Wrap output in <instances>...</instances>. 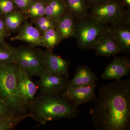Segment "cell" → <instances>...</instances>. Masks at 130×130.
<instances>
[{
    "instance_id": "cell-1",
    "label": "cell",
    "mask_w": 130,
    "mask_h": 130,
    "mask_svg": "<svg viewBox=\"0 0 130 130\" xmlns=\"http://www.w3.org/2000/svg\"><path fill=\"white\" fill-rule=\"evenodd\" d=\"M95 103L90 110L96 130L130 129V79L101 84Z\"/></svg>"
},
{
    "instance_id": "cell-2",
    "label": "cell",
    "mask_w": 130,
    "mask_h": 130,
    "mask_svg": "<svg viewBox=\"0 0 130 130\" xmlns=\"http://www.w3.org/2000/svg\"><path fill=\"white\" fill-rule=\"evenodd\" d=\"M29 116L43 125L52 120L76 118L78 107L63 93H41L28 108Z\"/></svg>"
},
{
    "instance_id": "cell-3",
    "label": "cell",
    "mask_w": 130,
    "mask_h": 130,
    "mask_svg": "<svg viewBox=\"0 0 130 130\" xmlns=\"http://www.w3.org/2000/svg\"><path fill=\"white\" fill-rule=\"evenodd\" d=\"M18 67L14 63L0 64V98L16 113L25 114L28 109L19 91Z\"/></svg>"
},
{
    "instance_id": "cell-4",
    "label": "cell",
    "mask_w": 130,
    "mask_h": 130,
    "mask_svg": "<svg viewBox=\"0 0 130 130\" xmlns=\"http://www.w3.org/2000/svg\"><path fill=\"white\" fill-rule=\"evenodd\" d=\"M74 38L83 51L91 49L98 40L109 30V26L100 22L90 13L74 18Z\"/></svg>"
},
{
    "instance_id": "cell-5",
    "label": "cell",
    "mask_w": 130,
    "mask_h": 130,
    "mask_svg": "<svg viewBox=\"0 0 130 130\" xmlns=\"http://www.w3.org/2000/svg\"><path fill=\"white\" fill-rule=\"evenodd\" d=\"M91 9L90 13L104 23H130V10L123 6L121 0H111Z\"/></svg>"
},
{
    "instance_id": "cell-6",
    "label": "cell",
    "mask_w": 130,
    "mask_h": 130,
    "mask_svg": "<svg viewBox=\"0 0 130 130\" xmlns=\"http://www.w3.org/2000/svg\"><path fill=\"white\" fill-rule=\"evenodd\" d=\"M19 54L25 60L32 76L40 77L46 72L43 59V51L32 46L22 45L16 48Z\"/></svg>"
},
{
    "instance_id": "cell-7",
    "label": "cell",
    "mask_w": 130,
    "mask_h": 130,
    "mask_svg": "<svg viewBox=\"0 0 130 130\" xmlns=\"http://www.w3.org/2000/svg\"><path fill=\"white\" fill-rule=\"evenodd\" d=\"M40 78L37 85L41 93H63L70 81L69 77L47 72Z\"/></svg>"
},
{
    "instance_id": "cell-8",
    "label": "cell",
    "mask_w": 130,
    "mask_h": 130,
    "mask_svg": "<svg viewBox=\"0 0 130 130\" xmlns=\"http://www.w3.org/2000/svg\"><path fill=\"white\" fill-rule=\"evenodd\" d=\"M130 74L129 58L126 55L122 57L115 56L111 62L107 66L101 77L105 80H118Z\"/></svg>"
},
{
    "instance_id": "cell-9",
    "label": "cell",
    "mask_w": 130,
    "mask_h": 130,
    "mask_svg": "<svg viewBox=\"0 0 130 130\" xmlns=\"http://www.w3.org/2000/svg\"><path fill=\"white\" fill-rule=\"evenodd\" d=\"M31 77L18 66V88L20 95L28 109L29 105L35 98L38 89L37 85L32 81Z\"/></svg>"
},
{
    "instance_id": "cell-10",
    "label": "cell",
    "mask_w": 130,
    "mask_h": 130,
    "mask_svg": "<svg viewBox=\"0 0 130 130\" xmlns=\"http://www.w3.org/2000/svg\"><path fill=\"white\" fill-rule=\"evenodd\" d=\"M95 83L67 88L63 94L74 103L76 106L86 103L95 101Z\"/></svg>"
},
{
    "instance_id": "cell-11",
    "label": "cell",
    "mask_w": 130,
    "mask_h": 130,
    "mask_svg": "<svg viewBox=\"0 0 130 130\" xmlns=\"http://www.w3.org/2000/svg\"><path fill=\"white\" fill-rule=\"evenodd\" d=\"M92 49L95 51L96 55L103 57L115 56L124 52L109 29L96 42Z\"/></svg>"
},
{
    "instance_id": "cell-12",
    "label": "cell",
    "mask_w": 130,
    "mask_h": 130,
    "mask_svg": "<svg viewBox=\"0 0 130 130\" xmlns=\"http://www.w3.org/2000/svg\"><path fill=\"white\" fill-rule=\"evenodd\" d=\"M43 59L47 72L69 77V61L47 50L43 52Z\"/></svg>"
},
{
    "instance_id": "cell-13",
    "label": "cell",
    "mask_w": 130,
    "mask_h": 130,
    "mask_svg": "<svg viewBox=\"0 0 130 130\" xmlns=\"http://www.w3.org/2000/svg\"><path fill=\"white\" fill-rule=\"evenodd\" d=\"M18 35L11 38L12 41L18 40L27 43L29 46L42 47L41 34L26 20L20 28Z\"/></svg>"
},
{
    "instance_id": "cell-14",
    "label": "cell",
    "mask_w": 130,
    "mask_h": 130,
    "mask_svg": "<svg viewBox=\"0 0 130 130\" xmlns=\"http://www.w3.org/2000/svg\"><path fill=\"white\" fill-rule=\"evenodd\" d=\"M109 30L112 33L123 52L130 53V23H120L109 26Z\"/></svg>"
},
{
    "instance_id": "cell-15",
    "label": "cell",
    "mask_w": 130,
    "mask_h": 130,
    "mask_svg": "<svg viewBox=\"0 0 130 130\" xmlns=\"http://www.w3.org/2000/svg\"><path fill=\"white\" fill-rule=\"evenodd\" d=\"M98 80L97 76L89 67L82 65L78 68L74 77L68 83L67 89L95 83Z\"/></svg>"
},
{
    "instance_id": "cell-16",
    "label": "cell",
    "mask_w": 130,
    "mask_h": 130,
    "mask_svg": "<svg viewBox=\"0 0 130 130\" xmlns=\"http://www.w3.org/2000/svg\"><path fill=\"white\" fill-rule=\"evenodd\" d=\"M74 18L72 13L67 9L57 22L56 29L60 35L61 40L74 38Z\"/></svg>"
},
{
    "instance_id": "cell-17",
    "label": "cell",
    "mask_w": 130,
    "mask_h": 130,
    "mask_svg": "<svg viewBox=\"0 0 130 130\" xmlns=\"http://www.w3.org/2000/svg\"><path fill=\"white\" fill-rule=\"evenodd\" d=\"M2 16L8 29L11 33L18 32L23 24L28 19L22 11L18 9Z\"/></svg>"
},
{
    "instance_id": "cell-18",
    "label": "cell",
    "mask_w": 130,
    "mask_h": 130,
    "mask_svg": "<svg viewBox=\"0 0 130 130\" xmlns=\"http://www.w3.org/2000/svg\"><path fill=\"white\" fill-rule=\"evenodd\" d=\"M67 9L64 0H47L45 15L57 23Z\"/></svg>"
},
{
    "instance_id": "cell-19",
    "label": "cell",
    "mask_w": 130,
    "mask_h": 130,
    "mask_svg": "<svg viewBox=\"0 0 130 130\" xmlns=\"http://www.w3.org/2000/svg\"><path fill=\"white\" fill-rule=\"evenodd\" d=\"M68 9L74 16L79 18L88 15L89 9L85 0H64Z\"/></svg>"
},
{
    "instance_id": "cell-20",
    "label": "cell",
    "mask_w": 130,
    "mask_h": 130,
    "mask_svg": "<svg viewBox=\"0 0 130 130\" xmlns=\"http://www.w3.org/2000/svg\"><path fill=\"white\" fill-rule=\"evenodd\" d=\"M47 0H33L25 12L28 18H30L33 23L35 20L45 15Z\"/></svg>"
},
{
    "instance_id": "cell-21",
    "label": "cell",
    "mask_w": 130,
    "mask_h": 130,
    "mask_svg": "<svg viewBox=\"0 0 130 130\" xmlns=\"http://www.w3.org/2000/svg\"><path fill=\"white\" fill-rule=\"evenodd\" d=\"M61 41L60 35L56 29H50L42 34V47H45L49 51H53Z\"/></svg>"
},
{
    "instance_id": "cell-22",
    "label": "cell",
    "mask_w": 130,
    "mask_h": 130,
    "mask_svg": "<svg viewBox=\"0 0 130 130\" xmlns=\"http://www.w3.org/2000/svg\"><path fill=\"white\" fill-rule=\"evenodd\" d=\"M17 55L18 51L16 48L7 43L0 44V64H16Z\"/></svg>"
},
{
    "instance_id": "cell-23",
    "label": "cell",
    "mask_w": 130,
    "mask_h": 130,
    "mask_svg": "<svg viewBox=\"0 0 130 130\" xmlns=\"http://www.w3.org/2000/svg\"><path fill=\"white\" fill-rule=\"evenodd\" d=\"M29 116L28 113L26 114L14 115L0 118V130L13 129Z\"/></svg>"
},
{
    "instance_id": "cell-24",
    "label": "cell",
    "mask_w": 130,
    "mask_h": 130,
    "mask_svg": "<svg viewBox=\"0 0 130 130\" xmlns=\"http://www.w3.org/2000/svg\"><path fill=\"white\" fill-rule=\"evenodd\" d=\"M33 23L41 35L50 29H56L57 25V23L53 19L46 15L37 19Z\"/></svg>"
},
{
    "instance_id": "cell-25",
    "label": "cell",
    "mask_w": 130,
    "mask_h": 130,
    "mask_svg": "<svg viewBox=\"0 0 130 130\" xmlns=\"http://www.w3.org/2000/svg\"><path fill=\"white\" fill-rule=\"evenodd\" d=\"M16 9L13 0H0V15L10 13Z\"/></svg>"
},
{
    "instance_id": "cell-26",
    "label": "cell",
    "mask_w": 130,
    "mask_h": 130,
    "mask_svg": "<svg viewBox=\"0 0 130 130\" xmlns=\"http://www.w3.org/2000/svg\"><path fill=\"white\" fill-rule=\"evenodd\" d=\"M14 115L20 114L13 111L0 98V118Z\"/></svg>"
},
{
    "instance_id": "cell-27",
    "label": "cell",
    "mask_w": 130,
    "mask_h": 130,
    "mask_svg": "<svg viewBox=\"0 0 130 130\" xmlns=\"http://www.w3.org/2000/svg\"><path fill=\"white\" fill-rule=\"evenodd\" d=\"M33 1V0H13L17 9L22 11L24 13Z\"/></svg>"
},
{
    "instance_id": "cell-28",
    "label": "cell",
    "mask_w": 130,
    "mask_h": 130,
    "mask_svg": "<svg viewBox=\"0 0 130 130\" xmlns=\"http://www.w3.org/2000/svg\"><path fill=\"white\" fill-rule=\"evenodd\" d=\"M0 34L3 35L6 38L9 36L11 34V32L8 29L2 16L1 15H0Z\"/></svg>"
},
{
    "instance_id": "cell-29",
    "label": "cell",
    "mask_w": 130,
    "mask_h": 130,
    "mask_svg": "<svg viewBox=\"0 0 130 130\" xmlns=\"http://www.w3.org/2000/svg\"><path fill=\"white\" fill-rule=\"evenodd\" d=\"M111 0H85L89 9Z\"/></svg>"
},
{
    "instance_id": "cell-30",
    "label": "cell",
    "mask_w": 130,
    "mask_h": 130,
    "mask_svg": "<svg viewBox=\"0 0 130 130\" xmlns=\"http://www.w3.org/2000/svg\"><path fill=\"white\" fill-rule=\"evenodd\" d=\"M123 6L130 10V0H121Z\"/></svg>"
},
{
    "instance_id": "cell-31",
    "label": "cell",
    "mask_w": 130,
    "mask_h": 130,
    "mask_svg": "<svg viewBox=\"0 0 130 130\" xmlns=\"http://www.w3.org/2000/svg\"><path fill=\"white\" fill-rule=\"evenodd\" d=\"M5 38H6L3 35L0 34V44H4L6 43L5 41Z\"/></svg>"
}]
</instances>
